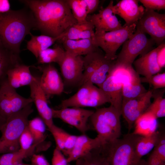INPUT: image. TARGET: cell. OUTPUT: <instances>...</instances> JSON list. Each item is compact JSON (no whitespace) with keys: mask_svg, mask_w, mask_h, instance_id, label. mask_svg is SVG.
Instances as JSON below:
<instances>
[{"mask_svg":"<svg viewBox=\"0 0 165 165\" xmlns=\"http://www.w3.org/2000/svg\"><path fill=\"white\" fill-rule=\"evenodd\" d=\"M32 12L34 29L42 35L57 37L77 23L66 0H20Z\"/></svg>","mask_w":165,"mask_h":165,"instance_id":"1","label":"cell"},{"mask_svg":"<svg viewBox=\"0 0 165 165\" xmlns=\"http://www.w3.org/2000/svg\"><path fill=\"white\" fill-rule=\"evenodd\" d=\"M33 14L27 7L0 13V40L7 48L20 55V46L25 37L34 29Z\"/></svg>","mask_w":165,"mask_h":165,"instance_id":"2","label":"cell"},{"mask_svg":"<svg viewBox=\"0 0 165 165\" xmlns=\"http://www.w3.org/2000/svg\"><path fill=\"white\" fill-rule=\"evenodd\" d=\"M141 136L133 133L107 143L99 147L109 165H145L138 157L136 147Z\"/></svg>","mask_w":165,"mask_h":165,"instance_id":"3","label":"cell"},{"mask_svg":"<svg viewBox=\"0 0 165 165\" xmlns=\"http://www.w3.org/2000/svg\"><path fill=\"white\" fill-rule=\"evenodd\" d=\"M32 103L28 105L9 117L0 131V154L17 151L20 149L19 140L28 126V117L33 112Z\"/></svg>","mask_w":165,"mask_h":165,"instance_id":"4","label":"cell"},{"mask_svg":"<svg viewBox=\"0 0 165 165\" xmlns=\"http://www.w3.org/2000/svg\"><path fill=\"white\" fill-rule=\"evenodd\" d=\"M121 113L112 106L94 111L90 118L97 134L106 143L118 138L121 135Z\"/></svg>","mask_w":165,"mask_h":165,"instance_id":"5","label":"cell"},{"mask_svg":"<svg viewBox=\"0 0 165 165\" xmlns=\"http://www.w3.org/2000/svg\"><path fill=\"white\" fill-rule=\"evenodd\" d=\"M136 26L134 24L111 31H94L92 39L95 46L104 51L107 59L114 60L117 50L135 32Z\"/></svg>","mask_w":165,"mask_h":165,"instance_id":"6","label":"cell"},{"mask_svg":"<svg viewBox=\"0 0 165 165\" xmlns=\"http://www.w3.org/2000/svg\"><path fill=\"white\" fill-rule=\"evenodd\" d=\"M109 100L103 90L88 81L81 85L73 95L62 101L59 108L76 107L96 108L106 103Z\"/></svg>","mask_w":165,"mask_h":165,"instance_id":"7","label":"cell"},{"mask_svg":"<svg viewBox=\"0 0 165 165\" xmlns=\"http://www.w3.org/2000/svg\"><path fill=\"white\" fill-rule=\"evenodd\" d=\"M155 42L151 38L136 28L135 32L123 44L122 49L117 55L116 62L127 66H132L139 55L145 54L154 49Z\"/></svg>","mask_w":165,"mask_h":165,"instance_id":"8","label":"cell"},{"mask_svg":"<svg viewBox=\"0 0 165 165\" xmlns=\"http://www.w3.org/2000/svg\"><path fill=\"white\" fill-rule=\"evenodd\" d=\"M10 86L6 78L0 82V115L6 120L33 101L30 97H24Z\"/></svg>","mask_w":165,"mask_h":165,"instance_id":"9","label":"cell"},{"mask_svg":"<svg viewBox=\"0 0 165 165\" xmlns=\"http://www.w3.org/2000/svg\"><path fill=\"white\" fill-rule=\"evenodd\" d=\"M136 28L149 35L158 46L165 38V14L145 9L142 16L136 24Z\"/></svg>","mask_w":165,"mask_h":165,"instance_id":"10","label":"cell"},{"mask_svg":"<svg viewBox=\"0 0 165 165\" xmlns=\"http://www.w3.org/2000/svg\"><path fill=\"white\" fill-rule=\"evenodd\" d=\"M152 89L134 98L123 99L121 114L128 124L129 132L141 115L145 112L151 104Z\"/></svg>","mask_w":165,"mask_h":165,"instance_id":"11","label":"cell"},{"mask_svg":"<svg viewBox=\"0 0 165 165\" xmlns=\"http://www.w3.org/2000/svg\"><path fill=\"white\" fill-rule=\"evenodd\" d=\"M52 110L53 118L61 119L74 127L82 134H85L89 129L88 121L94 112L92 110L76 107L59 109L52 108Z\"/></svg>","mask_w":165,"mask_h":165,"instance_id":"12","label":"cell"},{"mask_svg":"<svg viewBox=\"0 0 165 165\" xmlns=\"http://www.w3.org/2000/svg\"><path fill=\"white\" fill-rule=\"evenodd\" d=\"M38 68L42 72L39 77V85L47 98L62 94L64 84L57 69L52 64H45Z\"/></svg>","mask_w":165,"mask_h":165,"instance_id":"13","label":"cell"},{"mask_svg":"<svg viewBox=\"0 0 165 165\" xmlns=\"http://www.w3.org/2000/svg\"><path fill=\"white\" fill-rule=\"evenodd\" d=\"M59 65L64 85H79L83 72V57L74 56L65 51V55Z\"/></svg>","mask_w":165,"mask_h":165,"instance_id":"14","label":"cell"},{"mask_svg":"<svg viewBox=\"0 0 165 165\" xmlns=\"http://www.w3.org/2000/svg\"><path fill=\"white\" fill-rule=\"evenodd\" d=\"M113 5V1L111 0L106 7H101L98 13L87 16V20L93 24L95 31L109 32L123 27L112 12Z\"/></svg>","mask_w":165,"mask_h":165,"instance_id":"15","label":"cell"},{"mask_svg":"<svg viewBox=\"0 0 165 165\" xmlns=\"http://www.w3.org/2000/svg\"><path fill=\"white\" fill-rule=\"evenodd\" d=\"M29 86L30 97L35 104L40 117L49 130L54 124L52 108L49 106L47 97L40 86L39 77H35Z\"/></svg>","mask_w":165,"mask_h":165,"instance_id":"16","label":"cell"},{"mask_svg":"<svg viewBox=\"0 0 165 165\" xmlns=\"http://www.w3.org/2000/svg\"><path fill=\"white\" fill-rule=\"evenodd\" d=\"M139 2L138 0H122L113 6L114 14L118 15L124 20L125 23L123 26L136 24L142 16L145 9L139 5Z\"/></svg>","mask_w":165,"mask_h":165,"instance_id":"17","label":"cell"},{"mask_svg":"<svg viewBox=\"0 0 165 165\" xmlns=\"http://www.w3.org/2000/svg\"><path fill=\"white\" fill-rule=\"evenodd\" d=\"M105 142L97 136L91 138L85 134L78 136L74 145L67 156V160L68 163L82 158L93 149L99 147Z\"/></svg>","mask_w":165,"mask_h":165,"instance_id":"18","label":"cell"},{"mask_svg":"<svg viewBox=\"0 0 165 165\" xmlns=\"http://www.w3.org/2000/svg\"><path fill=\"white\" fill-rule=\"evenodd\" d=\"M99 88L107 97L110 105L121 113L123 100V85L121 82L115 76L108 73L106 79Z\"/></svg>","mask_w":165,"mask_h":165,"instance_id":"19","label":"cell"},{"mask_svg":"<svg viewBox=\"0 0 165 165\" xmlns=\"http://www.w3.org/2000/svg\"><path fill=\"white\" fill-rule=\"evenodd\" d=\"M158 46L141 55L133 63L135 70L139 75L148 77L159 73L161 68L157 61Z\"/></svg>","mask_w":165,"mask_h":165,"instance_id":"20","label":"cell"},{"mask_svg":"<svg viewBox=\"0 0 165 165\" xmlns=\"http://www.w3.org/2000/svg\"><path fill=\"white\" fill-rule=\"evenodd\" d=\"M30 67L21 63L9 71L6 79L9 85L15 89L29 86L35 78L31 73Z\"/></svg>","mask_w":165,"mask_h":165,"instance_id":"21","label":"cell"},{"mask_svg":"<svg viewBox=\"0 0 165 165\" xmlns=\"http://www.w3.org/2000/svg\"><path fill=\"white\" fill-rule=\"evenodd\" d=\"M94 28L93 24L87 20L82 23H77L67 29L57 42L61 44L67 40L91 38L94 34Z\"/></svg>","mask_w":165,"mask_h":165,"instance_id":"22","label":"cell"},{"mask_svg":"<svg viewBox=\"0 0 165 165\" xmlns=\"http://www.w3.org/2000/svg\"><path fill=\"white\" fill-rule=\"evenodd\" d=\"M28 126L34 140V144L37 145L35 151H45L51 146L50 142L45 141L47 137L45 134L46 125L40 117H36L29 120Z\"/></svg>","mask_w":165,"mask_h":165,"instance_id":"23","label":"cell"},{"mask_svg":"<svg viewBox=\"0 0 165 165\" xmlns=\"http://www.w3.org/2000/svg\"><path fill=\"white\" fill-rule=\"evenodd\" d=\"M61 44L65 51L74 56L86 55L97 50L92 39L67 40Z\"/></svg>","mask_w":165,"mask_h":165,"instance_id":"24","label":"cell"},{"mask_svg":"<svg viewBox=\"0 0 165 165\" xmlns=\"http://www.w3.org/2000/svg\"><path fill=\"white\" fill-rule=\"evenodd\" d=\"M157 118L151 112L146 111L135 121L133 134L142 136L150 135L156 131Z\"/></svg>","mask_w":165,"mask_h":165,"instance_id":"25","label":"cell"},{"mask_svg":"<svg viewBox=\"0 0 165 165\" xmlns=\"http://www.w3.org/2000/svg\"><path fill=\"white\" fill-rule=\"evenodd\" d=\"M21 63L20 55L7 48L0 40V82L6 78L9 71Z\"/></svg>","mask_w":165,"mask_h":165,"instance_id":"26","label":"cell"},{"mask_svg":"<svg viewBox=\"0 0 165 165\" xmlns=\"http://www.w3.org/2000/svg\"><path fill=\"white\" fill-rule=\"evenodd\" d=\"M105 57L104 53L99 48L83 57V72L79 86L89 80Z\"/></svg>","mask_w":165,"mask_h":165,"instance_id":"27","label":"cell"},{"mask_svg":"<svg viewBox=\"0 0 165 165\" xmlns=\"http://www.w3.org/2000/svg\"><path fill=\"white\" fill-rule=\"evenodd\" d=\"M63 34L59 36L53 37L43 35H35L31 33L30 34L31 38L27 42V49L37 59L42 51L49 48L55 42H57L62 37Z\"/></svg>","mask_w":165,"mask_h":165,"instance_id":"28","label":"cell"},{"mask_svg":"<svg viewBox=\"0 0 165 165\" xmlns=\"http://www.w3.org/2000/svg\"><path fill=\"white\" fill-rule=\"evenodd\" d=\"M65 53V51L62 45L57 43L52 48H48L40 53L37 58L38 63L43 64L56 63L59 65Z\"/></svg>","mask_w":165,"mask_h":165,"instance_id":"29","label":"cell"},{"mask_svg":"<svg viewBox=\"0 0 165 165\" xmlns=\"http://www.w3.org/2000/svg\"><path fill=\"white\" fill-rule=\"evenodd\" d=\"M160 131H156L150 135L141 136L136 147V152L138 157H142L148 153L158 143L162 134Z\"/></svg>","mask_w":165,"mask_h":165,"instance_id":"30","label":"cell"},{"mask_svg":"<svg viewBox=\"0 0 165 165\" xmlns=\"http://www.w3.org/2000/svg\"><path fill=\"white\" fill-rule=\"evenodd\" d=\"M37 146L34 144L27 150L20 149L19 150L2 154L0 156V165H17L22 162L23 160L34 154Z\"/></svg>","mask_w":165,"mask_h":165,"instance_id":"31","label":"cell"},{"mask_svg":"<svg viewBox=\"0 0 165 165\" xmlns=\"http://www.w3.org/2000/svg\"><path fill=\"white\" fill-rule=\"evenodd\" d=\"M152 90V98H153V101L146 111L151 112L157 119L164 117L165 116V99L163 97L165 89Z\"/></svg>","mask_w":165,"mask_h":165,"instance_id":"32","label":"cell"},{"mask_svg":"<svg viewBox=\"0 0 165 165\" xmlns=\"http://www.w3.org/2000/svg\"><path fill=\"white\" fill-rule=\"evenodd\" d=\"M115 61V60H108L105 57L88 81L96 85L99 87L106 79Z\"/></svg>","mask_w":165,"mask_h":165,"instance_id":"33","label":"cell"},{"mask_svg":"<svg viewBox=\"0 0 165 165\" xmlns=\"http://www.w3.org/2000/svg\"><path fill=\"white\" fill-rule=\"evenodd\" d=\"M147 91L142 84L139 76L130 82L123 85V99L134 98L145 94Z\"/></svg>","mask_w":165,"mask_h":165,"instance_id":"34","label":"cell"},{"mask_svg":"<svg viewBox=\"0 0 165 165\" xmlns=\"http://www.w3.org/2000/svg\"><path fill=\"white\" fill-rule=\"evenodd\" d=\"M72 15L78 23L86 22L87 14L84 0H66Z\"/></svg>","mask_w":165,"mask_h":165,"instance_id":"35","label":"cell"},{"mask_svg":"<svg viewBox=\"0 0 165 165\" xmlns=\"http://www.w3.org/2000/svg\"><path fill=\"white\" fill-rule=\"evenodd\" d=\"M82 158L83 165H109L99 147L93 149Z\"/></svg>","mask_w":165,"mask_h":165,"instance_id":"36","label":"cell"},{"mask_svg":"<svg viewBox=\"0 0 165 165\" xmlns=\"http://www.w3.org/2000/svg\"><path fill=\"white\" fill-rule=\"evenodd\" d=\"M141 82L147 83L153 90L164 88L165 87V73H157L148 77H140Z\"/></svg>","mask_w":165,"mask_h":165,"instance_id":"37","label":"cell"},{"mask_svg":"<svg viewBox=\"0 0 165 165\" xmlns=\"http://www.w3.org/2000/svg\"><path fill=\"white\" fill-rule=\"evenodd\" d=\"M19 143L20 149L23 150H28L34 145L33 136L28 126L20 137Z\"/></svg>","mask_w":165,"mask_h":165,"instance_id":"38","label":"cell"},{"mask_svg":"<svg viewBox=\"0 0 165 165\" xmlns=\"http://www.w3.org/2000/svg\"><path fill=\"white\" fill-rule=\"evenodd\" d=\"M61 129L54 124L49 130L53 137L56 145V147L61 150L64 155L65 150L64 143L61 132Z\"/></svg>","mask_w":165,"mask_h":165,"instance_id":"39","label":"cell"},{"mask_svg":"<svg viewBox=\"0 0 165 165\" xmlns=\"http://www.w3.org/2000/svg\"><path fill=\"white\" fill-rule=\"evenodd\" d=\"M146 9L160 11L165 9L164 0H140Z\"/></svg>","mask_w":165,"mask_h":165,"instance_id":"40","label":"cell"},{"mask_svg":"<svg viewBox=\"0 0 165 165\" xmlns=\"http://www.w3.org/2000/svg\"><path fill=\"white\" fill-rule=\"evenodd\" d=\"M51 162L52 165H68L69 163L62 152L56 147L53 152Z\"/></svg>","mask_w":165,"mask_h":165,"instance_id":"41","label":"cell"},{"mask_svg":"<svg viewBox=\"0 0 165 165\" xmlns=\"http://www.w3.org/2000/svg\"><path fill=\"white\" fill-rule=\"evenodd\" d=\"M152 152L165 160V136L163 134L159 141L155 146Z\"/></svg>","mask_w":165,"mask_h":165,"instance_id":"42","label":"cell"},{"mask_svg":"<svg viewBox=\"0 0 165 165\" xmlns=\"http://www.w3.org/2000/svg\"><path fill=\"white\" fill-rule=\"evenodd\" d=\"M158 46V50L157 54V61L159 65L162 69L164 68L165 65V43L164 41Z\"/></svg>","mask_w":165,"mask_h":165,"instance_id":"43","label":"cell"},{"mask_svg":"<svg viewBox=\"0 0 165 165\" xmlns=\"http://www.w3.org/2000/svg\"><path fill=\"white\" fill-rule=\"evenodd\" d=\"M31 160L33 165H50L45 157L42 155L34 154L31 156Z\"/></svg>","mask_w":165,"mask_h":165,"instance_id":"44","label":"cell"},{"mask_svg":"<svg viewBox=\"0 0 165 165\" xmlns=\"http://www.w3.org/2000/svg\"><path fill=\"white\" fill-rule=\"evenodd\" d=\"M86 5L87 15L94 12L97 9L100 1L99 0H84Z\"/></svg>","mask_w":165,"mask_h":165,"instance_id":"45","label":"cell"},{"mask_svg":"<svg viewBox=\"0 0 165 165\" xmlns=\"http://www.w3.org/2000/svg\"><path fill=\"white\" fill-rule=\"evenodd\" d=\"M145 165H165V160L152 152L146 161Z\"/></svg>","mask_w":165,"mask_h":165,"instance_id":"46","label":"cell"},{"mask_svg":"<svg viewBox=\"0 0 165 165\" xmlns=\"http://www.w3.org/2000/svg\"><path fill=\"white\" fill-rule=\"evenodd\" d=\"M10 6L8 0H0V13H5L10 10Z\"/></svg>","mask_w":165,"mask_h":165,"instance_id":"47","label":"cell"},{"mask_svg":"<svg viewBox=\"0 0 165 165\" xmlns=\"http://www.w3.org/2000/svg\"><path fill=\"white\" fill-rule=\"evenodd\" d=\"M6 120L0 115V131L5 124Z\"/></svg>","mask_w":165,"mask_h":165,"instance_id":"48","label":"cell"},{"mask_svg":"<svg viewBox=\"0 0 165 165\" xmlns=\"http://www.w3.org/2000/svg\"><path fill=\"white\" fill-rule=\"evenodd\" d=\"M75 165H83V159L82 158H80L76 160Z\"/></svg>","mask_w":165,"mask_h":165,"instance_id":"49","label":"cell"},{"mask_svg":"<svg viewBox=\"0 0 165 165\" xmlns=\"http://www.w3.org/2000/svg\"><path fill=\"white\" fill-rule=\"evenodd\" d=\"M17 165H33L32 164H24V163H23L22 162L21 163H20L19 164H17Z\"/></svg>","mask_w":165,"mask_h":165,"instance_id":"50","label":"cell"}]
</instances>
